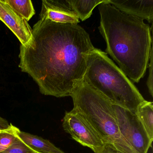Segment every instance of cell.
Returning a JSON list of instances; mask_svg holds the SVG:
<instances>
[{"label": "cell", "instance_id": "1", "mask_svg": "<svg viewBox=\"0 0 153 153\" xmlns=\"http://www.w3.org/2000/svg\"><path fill=\"white\" fill-rule=\"evenodd\" d=\"M33 39L20 46L19 67L38 85L41 94L71 96L83 82L89 53L94 49L89 34L78 24L40 19Z\"/></svg>", "mask_w": 153, "mask_h": 153}, {"label": "cell", "instance_id": "2", "mask_svg": "<svg viewBox=\"0 0 153 153\" xmlns=\"http://www.w3.org/2000/svg\"><path fill=\"white\" fill-rule=\"evenodd\" d=\"M99 30L106 44V53L133 82L144 77L153 48L152 26L121 12L109 3L98 5Z\"/></svg>", "mask_w": 153, "mask_h": 153}, {"label": "cell", "instance_id": "3", "mask_svg": "<svg viewBox=\"0 0 153 153\" xmlns=\"http://www.w3.org/2000/svg\"><path fill=\"white\" fill-rule=\"evenodd\" d=\"M83 82L113 103L134 114L146 101L107 53L97 48H95L88 57Z\"/></svg>", "mask_w": 153, "mask_h": 153}, {"label": "cell", "instance_id": "4", "mask_svg": "<svg viewBox=\"0 0 153 153\" xmlns=\"http://www.w3.org/2000/svg\"><path fill=\"white\" fill-rule=\"evenodd\" d=\"M71 97L73 109L89 123L105 145L120 153H137L122 135L110 100L84 82Z\"/></svg>", "mask_w": 153, "mask_h": 153}, {"label": "cell", "instance_id": "5", "mask_svg": "<svg viewBox=\"0 0 153 153\" xmlns=\"http://www.w3.org/2000/svg\"><path fill=\"white\" fill-rule=\"evenodd\" d=\"M120 131L137 153H147L153 141L136 114L114 104Z\"/></svg>", "mask_w": 153, "mask_h": 153}, {"label": "cell", "instance_id": "6", "mask_svg": "<svg viewBox=\"0 0 153 153\" xmlns=\"http://www.w3.org/2000/svg\"><path fill=\"white\" fill-rule=\"evenodd\" d=\"M62 127L73 139L82 146L91 149L94 153L100 152L105 146L89 123L74 109L65 112Z\"/></svg>", "mask_w": 153, "mask_h": 153}, {"label": "cell", "instance_id": "7", "mask_svg": "<svg viewBox=\"0 0 153 153\" xmlns=\"http://www.w3.org/2000/svg\"><path fill=\"white\" fill-rule=\"evenodd\" d=\"M0 20L16 35L23 46L33 39V30L28 22L16 13L4 0H0Z\"/></svg>", "mask_w": 153, "mask_h": 153}, {"label": "cell", "instance_id": "8", "mask_svg": "<svg viewBox=\"0 0 153 153\" xmlns=\"http://www.w3.org/2000/svg\"><path fill=\"white\" fill-rule=\"evenodd\" d=\"M40 17V19L61 24H78L79 22L68 0H43Z\"/></svg>", "mask_w": 153, "mask_h": 153}, {"label": "cell", "instance_id": "9", "mask_svg": "<svg viewBox=\"0 0 153 153\" xmlns=\"http://www.w3.org/2000/svg\"><path fill=\"white\" fill-rule=\"evenodd\" d=\"M109 3L126 15L153 22V0H109Z\"/></svg>", "mask_w": 153, "mask_h": 153}, {"label": "cell", "instance_id": "10", "mask_svg": "<svg viewBox=\"0 0 153 153\" xmlns=\"http://www.w3.org/2000/svg\"><path fill=\"white\" fill-rule=\"evenodd\" d=\"M17 136L36 153H65L49 140L19 130Z\"/></svg>", "mask_w": 153, "mask_h": 153}, {"label": "cell", "instance_id": "11", "mask_svg": "<svg viewBox=\"0 0 153 153\" xmlns=\"http://www.w3.org/2000/svg\"><path fill=\"white\" fill-rule=\"evenodd\" d=\"M106 0H68L70 7L79 19L84 21L89 18L97 6Z\"/></svg>", "mask_w": 153, "mask_h": 153}, {"label": "cell", "instance_id": "12", "mask_svg": "<svg viewBox=\"0 0 153 153\" xmlns=\"http://www.w3.org/2000/svg\"><path fill=\"white\" fill-rule=\"evenodd\" d=\"M137 114L149 139L153 141V104L146 101L137 110Z\"/></svg>", "mask_w": 153, "mask_h": 153}, {"label": "cell", "instance_id": "13", "mask_svg": "<svg viewBox=\"0 0 153 153\" xmlns=\"http://www.w3.org/2000/svg\"><path fill=\"white\" fill-rule=\"evenodd\" d=\"M21 17L29 21L35 14L31 0H4Z\"/></svg>", "mask_w": 153, "mask_h": 153}, {"label": "cell", "instance_id": "14", "mask_svg": "<svg viewBox=\"0 0 153 153\" xmlns=\"http://www.w3.org/2000/svg\"><path fill=\"white\" fill-rule=\"evenodd\" d=\"M18 128L10 124L9 128L0 131V153L9 147L17 137Z\"/></svg>", "mask_w": 153, "mask_h": 153}, {"label": "cell", "instance_id": "15", "mask_svg": "<svg viewBox=\"0 0 153 153\" xmlns=\"http://www.w3.org/2000/svg\"><path fill=\"white\" fill-rule=\"evenodd\" d=\"M0 153H36L25 144L18 137L7 149Z\"/></svg>", "mask_w": 153, "mask_h": 153}, {"label": "cell", "instance_id": "16", "mask_svg": "<svg viewBox=\"0 0 153 153\" xmlns=\"http://www.w3.org/2000/svg\"><path fill=\"white\" fill-rule=\"evenodd\" d=\"M149 63L148 64L149 67V74L146 82V85L148 88L149 92L151 96H153V48L150 51L149 59Z\"/></svg>", "mask_w": 153, "mask_h": 153}, {"label": "cell", "instance_id": "17", "mask_svg": "<svg viewBox=\"0 0 153 153\" xmlns=\"http://www.w3.org/2000/svg\"><path fill=\"white\" fill-rule=\"evenodd\" d=\"M10 125L6 120L0 116V131L7 129L9 128Z\"/></svg>", "mask_w": 153, "mask_h": 153}, {"label": "cell", "instance_id": "18", "mask_svg": "<svg viewBox=\"0 0 153 153\" xmlns=\"http://www.w3.org/2000/svg\"><path fill=\"white\" fill-rule=\"evenodd\" d=\"M97 153H120L119 152L114 150L109 146L105 145L102 149L100 152Z\"/></svg>", "mask_w": 153, "mask_h": 153}]
</instances>
